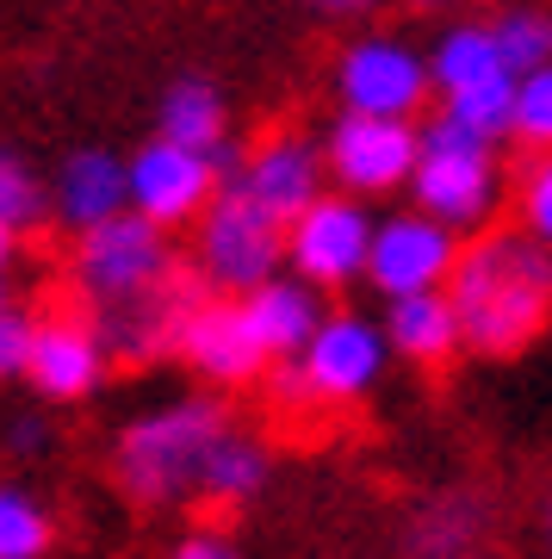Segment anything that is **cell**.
Wrapping results in <instances>:
<instances>
[{
  "label": "cell",
  "mask_w": 552,
  "mask_h": 559,
  "mask_svg": "<svg viewBox=\"0 0 552 559\" xmlns=\"http://www.w3.org/2000/svg\"><path fill=\"white\" fill-rule=\"evenodd\" d=\"M156 131L193 150H230V94L212 75H175L156 100Z\"/></svg>",
  "instance_id": "d6986e66"
},
{
  "label": "cell",
  "mask_w": 552,
  "mask_h": 559,
  "mask_svg": "<svg viewBox=\"0 0 552 559\" xmlns=\"http://www.w3.org/2000/svg\"><path fill=\"white\" fill-rule=\"evenodd\" d=\"M416 156H422V119H379V112H336L323 131V162H329V187L355 193V200H392L410 193Z\"/></svg>",
  "instance_id": "9c48e42d"
},
{
  "label": "cell",
  "mask_w": 552,
  "mask_h": 559,
  "mask_svg": "<svg viewBox=\"0 0 552 559\" xmlns=\"http://www.w3.org/2000/svg\"><path fill=\"white\" fill-rule=\"evenodd\" d=\"M237 180L255 193L274 218H298L316 193H329V162H323V138L279 124L237 162Z\"/></svg>",
  "instance_id": "5bb4252c"
},
{
  "label": "cell",
  "mask_w": 552,
  "mask_h": 559,
  "mask_svg": "<svg viewBox=\"0 0 552 559\" xmlns=\"http://www.w3.org/2000/svg\"><path fill=\"white\" fill-rule=\"evenodd\" d=\"M329 293H316L311 280H298L292 267H279L274 280H261L255 293H242V311H249V323H255L261 348L274 360H292L304 342L316 336V323L329 318Z\"/></svg>",
  "instance_id": "e0dca14e"
},
{
  "label": "cell",
  "mask_w": 552,
  "mask_h": 559,
  "mask_svg": "<svg viewBox=\"0 0 552 559\" xmlns=\"http://www.w3.org/2000/svg\"><path fill=\"white\" fill-rule=\"evenodd\" d=\"M540 528H547V554H552V491H547V510H540Z\"/></svg>",
  "instance_id": "836d02e7"
},
{
  "label": "cell",
  "mask_w": 552,
  "mask_h": 559,
  "mask_svg": "<svg viewBox=\"0 0 552 559\" xmlns=\"http://www.w3.org/2000/svg\"><path fill=\"white\" fill-rule=\"evenodd\" d=\"M466 355L515 360L552 330V249L521 224H491L466 237L447 280Z\"/></svg>",
  "instance_id": "6da1fadb"
},
{
  "label": "cell",
  "mask_w": 552,
  "mask_h": 559,
  "mask_svg": "<svg viewBox=\"0 0 552 559\" xmlns=\"http://www.w3.org/2000/svg\"><path fill=\"white\" fill-rule=\"evenodd\" d=\"M316 13H329V20H367V13H379L385 0H311Z\"/></svg>",
  "instance_id": "1f68e13d"
},
{
  "label": "cell",
  "mask_w": 552,
  "mask_h": 559,
  "mask_svg": "<svg viewBox=\"0 0 552 559\" xmlns=\"http://www.w3.org/2000/svg\"><path fill=\"white\" fill-rule=\"evenodd\" d=\"M491 32H496V50H503V69L509 75H533V69L552 62V13L547 7H528V0L496 7Z\"/></svg>",
  "instance_id": "cb8c5ba5"
},
{
  "label": "cell",
  "mask_w": 552,
  "mask_h": 559,
  "mask_svg": "<svg viewBox=\"0 0 552 559\" xmlns=\"http://www.w3.org/2000/svg\"><path fill=\"white\" fill-rule=\"evenodd\" d=\"M392 360H397L392 336H385L379 318H367V311H329V318L316 323V336L292 355V367H298V385H304L311 411H341V404L373 399Z\"/></svg>",
  "instance_id": "8992f818"
},
{
  "label": "cell",
  "mask_w": 552,
  "mask_h": 559,
  "mask_svg": "<svg viewBox=\"0 0 552 559\" xmlns=\"http://www.w3.org/2000/svg\"><path fill=\"white\" fill-rule=\"evenodd\" d=\"M410 7H447V0H410Z\"/></svg>",
  "instance_id": "d590c367"
},
{
  "label": "cell",
  "mask_w": 552,
  "mask_h": 559,
  "mask_svg": "<svg viewBox=\"0 0 552 559\" xmlns=\"http://www.w3.org/2000/svg\"><path fill=\"white\" fill-rule=\"evenodd\" d=\"M57 516L50 503L20 479H0V559H50Z\"/></svg>",
  "instance_id": "603a6c76"
},
{
  "label": "cell",
  "mask_w": 552,
  "mask_h": 559,
  "mask_svg": "<svg viewBox=\"0 0 552 559\" xmlns=\"http://www.w3.org/2000/svg\"><path fill=\"white\" fill-rule=\"evenodd\" d=\"M32 336H38V311H25V305H7V311H0V385H7V380H25Z\"/></svg>",
  "instance_id": "f1b7e54d"
},
{
  "label": "cell",
  "mask_w": 552,
  "mask_h": 559,
  "mask_svg": "<svg viewBox=\"0 0 552 559\" xmlns=\"http://www.w3.org/2000/svg\"><path fill=\"white\" fill-rule=\"evenodd\" d=\"M205 293H212V286L199 280V267H180V274L168 280V286H156V293H143V299H131V305H106V311H94L99 336H106V348H112V360H137V367H149V360L175 355L180 323H187V311H193Z\"/></svg>",
  "instance_id": "9a60e30c"
},
{
  "label": "cell",
  "mask_w": 552,
  "mask_h": 559,
  "mask_svg": "<svg viewBox=\"0 0 552 559\" xmlns=\"http://www.w3.org/2000/svg\"><path fill=\"white\" fill-rule=\"evenodd\" d=\"M441 112H454L478 138L509 143L515 138V75H491V81H478V87H466V94H447Z\"/></svg>",
  "instance_id": "484cf974"
},
{
  "label": "cell",
  "mask_w": 552,
  "mask_h": 559,
  "mask_svg": "<svg viewBox=\"0 0 552 559\" xmlns=\"http://www.w3.org/2000/svg\"><path fill=\"white\" fill-rule=\"evenodd\" d=\"M175 360L193 373V380L217 385V392H237V385H261L274 355L261 348L255 323L242 311V299L230 293H205V299L187 311L180 323V342H175Z\"/></svg>",
  "instance_id": "7c38bea8"
},
{
  "label": "cell",
  "mask_w": 552,
  "mask_h": 559,
  "mask_svg": "<svg viewBox=\"0 0 552 559\" xmlns=\"http://www.w3.org/2000/svg\"><path fill=\"white\" fill-rule=\"evenodd\" d=\"M267 479H274V448L249 429H224L199 466V498L217 510H242L267 491Z\"/></svg>",
  "instance_id": "44dd1931"
},
{
  "label": "cell",
  "mask_w": 552,
  "mask_h": 559,
  "mask_svg": "<svg viewBox=\"0 0 552 559\" xmlns=\"http://www.w3.org/2000/svg\"><path fill=\"white\" fill-rule=\"evenodd\" d=\"M341 112H379V119H422L434 100L429 50L404 32H360L336 57Z\"/></svg>",
  "instance_id": "52a82bcc"
},
{
  "label": "cell",
  "mask_w": 552,
  "mask_h": 559,
  "mask_svg": "<svg viewBox=\"0 0 552 559\" xmlns=\"http://www.w3.org/2000/svg\"><path fill=\"white\" fill-rule=\"evenodd\" d=\"M515 224L552 249V150L528 156V168L515 175Z\"/></svg>",
  "instance_id": "83f0119b"
},
{
  "label": "cell",
  "mask_w": 552,
  "mask_h": 559,
  "mask_svg": "<svg viewBox=\"0 0 552 559\" xmlns=\"http://www.w3.org/2000/svg\"><path fill=\"white\" fill-rule=\"evenodd\" d=\"M515 143L521 150H552V62L533 75H515Z\"/></svg>",
  "instance_id": "4316f807"
},
{
  "label": "cell",
  "mask_w": 552,
  "mask_h": 559,
  "mask_svg": "<svg viewBox=\"0 0 552 559\" xmlns=\"http://www.w3.org/2000/svg\"><path fill=\"white\" fill-rule=\"evenodd\" d=\"M7 305H13V299H7V274H0V311H7Z\"/></svg>",
  "instance_id": "e575fe53"
},
{
  "label": "cell",
  "mask_w": 552,
  "mask_h": 559,
  "mask_svg": "<svg viewBox=\"0 0 552 559\" xmlns=\"http://www.w3.org/2000/svg\"><path fill=\"white\" fill-rule=\"evenodd\" d=\"M466 249L454 224L429 218L422 205H397L373 224V255H367V286L379 299H404V293H434L454 280V261Z\"/></svg>",
  "instance_id": "8fae6325"
},
{
  "label": "cell",
  "mask_w": 552,
  "mask_h": 559,
  "mask_svg": "<svg viewBox=\"0 0 552 559\" xmlns=\"http://www.w3.org/2000/svg\"><path fill=\"white\" fill-rule=\"evenodd\" d=\"M0 218L13 224L20 237L44 230L50 224V175H38L20 150L0 143Z\"/></svg>",
  "instance_id": "d4e9b609"
},
{
  "label": "cell",
  "mask_w": 552,
  "mask_h": 559,
  "mask_svg": "<svg viewBox=\"0 0 552 559\" xmlns=\"http://www.w3.org/2000/svg\"><path fill=\"white\" fill-rule=\"evenodd\" d=\"M491 528V503L478 491H434L422 510L410 516V559H472V547Z\"/></svg>",
  "instance_id": "ffe728a7"
},
{
  "label": "cell",
  "mask_w": 552,
  "mask_h": 559,
  "mask_svg": "<svg viewBox=\"0 0 552 559\" xmlns=\"http://www.w3.org/2000/svg\"><path fill=\"white\" fill-rule=\"evenodd\" d=\"M224 429H230V417L212 392H187V399L143 411L112 441V485L137 510H175L180 498L199 491V466Z\"/></svg>",
  "instance_id": "7a4b0ae2"
},
{
  "label": "cell",
  "mask_w": 552,
  "mask_h": 559,
  "mask_svg": "<svg viewBox=\"0 0 552 559\" xmlns=\"http://www.w3.org/2000/svg\"><path fill=\"white\" fill-rule=\"evenodd\" d=\"M193 267L212 293H230V299L255 293L261 280H274L286 267V218H274L230 175L193 224Z\"/></svg>",
  "instance_id": "277c9868"
},
{
  "label": "cell",
  "mask_w": 552,
  "mask_h": 559,
  "mask_svg": "<svg viewBox=\"0 0 552 559\" xmlns=\"http://www.w3.org/2000/svg\"><path fill=\"white\" fill-rule=\"evenodd\" d=\"M429 75H434V100L466 94V87H478V81H491V75H509V69H503V50H496L491 20L441 25L434 44H429Z\"/></svg>",
  "instance_id": "7402d4cb"
},
{
  "label": "cell",
  "mask_w": 552,
  "mask_h": 559,
  "mask_svg": "<svg viewBox=\"0 0 552 559\" xmlns=\"http://www.w3.org/2000/svg\"><path fill=\"white\" fill-rule=\"evenodd\" d=\"M385 336H392V355L410 360V367H447V360L466 348L459 336V311L447 299V286L434 293H404V299H385Z\"/></svg>",
  "instance_id": "ac0fdd59"
},
{
  "label": "cell",
  "mask_w": 552,
  "mask_h": 559,
  "mask_svg": "<svg viewBox=\"0 0 552 559\" xmlns=\"http://www.w3.org/2000/svg\"><path fill=\"white\" fill-rule=\"evenodd\" d=\"M112 373V348L99 336V318L87 311H38V336L25 360V385L44 404H87Z\"/></svg>",
  "instance_id": "4fadbf2b"
},
{
  "label": "cell",
  "mask_w": 552,
  "mask_h": 559,
  "mask_svg": "<svg viewBox=\"0 0 552 559\" xmlns=\"http://www.w3.org/2000/svg\"><path fill=\"white\" fill-rule=\"evenodd\" d=\"M13 255H20V230L0 218V274H7V261H13Z\"/></svg>",
  "instance_id": "d6a6232c"
},
{
  "label": "cell",
  "mask_w": 552,
  "mask_h": 559,
  "mask_svg": "<svg viewBox=\"0 0 552 559\" xmlns=\"http://www.w3.org/2000/svg\"><path fill=\"white\" fill-rule=\"evenodd\" d=\"M50 448V429H44V417H13L7 423V454H44Z\"/></svg>",
  "instance_id": "4dcf8cb0"
},
{
  "label": "cell",
  "mask_w": 552,
  "mask_h": 559,
  "mask_svg": "<svg viewBox=\"0 0 552 559\" xmlns=\"http://www.w3.org/2000/svg\"><path fill=\"white\" fill-rule=\"evenodd\" d=\"M373 200L355 193H316L298 218H286V267L298 280H311L316 293H348L367 280V255H373Z\"/></svg>",
  "instance_id": "ba28073f"
},
{
  "label": "cell",
  "mask_w": 552,
  "mask_h": 559,
  "mask_svg": "<svg viewBox=\"0 0 552 559\" xmlns=\"http://www.w3.org/2000/svg\"><path fill=\"white\" fill-rule=\"evenodd\" d=\"M69 274H75L81 299L106 311V305H131L143 293H156L180 274V255H175V230H161L156 218H143L124 205L119 218L81 230L75 249H69Z\"/></svg>",
  "instance_id": "5b68a950"
},
{
  "label": "cell",
  "mask_w": 552,
  "mask_h": 559,
  "mask_svg": "<svg viewBox=\"0 0 552 559\" xmlns=\"http://www.w3.org/2000/svg\"><path fill=\"white\" fill-rule=\"evenodd\" d=\"M124 180H131V212L156 218L161 230H193L199 212L224 187V168L212 150H193V143H175L156 131L124 156Z\"/></svg>",
  "instance_id": "30bf717a"
},
{
  "label": "cell",
  "mask_w": 552,
  "mask_h": 559,
  "mask_svg": "<svg viewBox=\"0 0 552 559\" xmlns=\"http://www.w3.org/2000/svg\"><path fill=\"white\" fill-rule=\"evenodd\" d=\"M168 559H242V547L224 528H187V535L168 547Z\"/></svg>",
  "instance_id": "f546056e"
},
{
  "label": "cell",
  "mask_w": 552,
  "mask_h": 559,
  "mask_svg": "<svg viewBox=\"0 0 552 559\" xmlns=\"http://www.w3.org/2000/svg\"><path fill=\"white\" fill-rule=\"evenodd\" d=\"M503 200H509V175H503L496 143L466 131L454 112H429L422 119V156H416L410 175V205L454 224L459 237H478L496 224Z\"/></svg>",
  "instance_id": "3957f363"
},
{
  "label": "cell",
  "mask_w": 552,
  "mask_h": 559,
  "mask_svg": "<svg viewBox=\"0 0 552 559\" xmlns=\"http://www.w3.org/2000/svg\"><path fill=\"white\" fill-rule=\"evenodd\" d=\"M131 205V180H124V156L106 143H81L57 162L50 175V224H62L69 237L94 230V224L119 218Z\"/></svg>",
  "instance_id": "2e32d148"
}]
</instances>
